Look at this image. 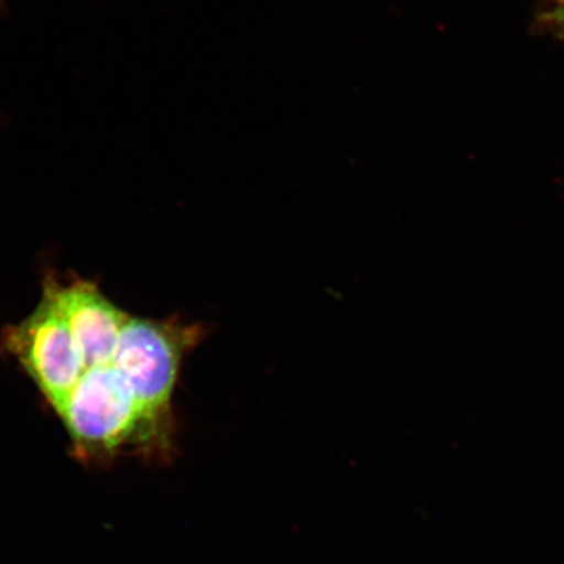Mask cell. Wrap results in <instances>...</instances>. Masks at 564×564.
<instances>
[{
    "mask_svg": "<svg viewBox=\"0 0 564 564\" xmlns=\"http://www.w3.org/2000/svg\"><path fill=\"white\" fill-rule=\"evenodd\" d=\"M209 333L206 324L131 316L110 361L126 380L147 425L169 457L174 451L172 400L180 371L186 356Z\"/></svg>",
    "mask_w": 564,
    "mask_h": 564,
    "instance_id": "cell-1",
    "label": "cell"
},
{
    "mask_svg": "<svg viewBox=\"0 0 564 564\" xmlns=\"http://www.w3.org/2000/svg\"><path fill=\"white\" fill-rule=\"evenodd\" d=\"M77 460L105 465L133 454L166 460L126 380L110 364L84 373L59 414Z\"/></svg>",
    "mask_w": 564,
    "mask_h": 564,
    "instance_id": "cell-2",
    "label": "cell"
},
{
    "mask_svg": "<svg viewBox=\"0 0 564 564\" xmlns=\"http://www.w3.org/2000/svg\"><path fill=\"white\" fill-rule=\"evenodd\" d=\"M0 348L17 359L58 415L88 370L67 323L45 297L23 322L4 329Z\"/></svg>",
    "mask_w": 564,
    "mask_h": 564,
    "instance_id": "cell-3",
    "label": "cell"
},
{
    "mask_svg": "<svg viewBox=\"0 0 564 564\" xmlns=\"http://www.w3.org/2000/svg\"><path fill=\"white\" fill-rule=\"evenodd\" d=\"M42 297L58 310L80 348L87 369L110 364L131 315L105 297L95 282H62L53 273L44 280Z\"/></svg>",
    "mask_w": 564,
    "mask_h": 564,
    "instance_id": "cell-4",
    "label": "cell"
},
{
    "mask_svg": "<svg viewBox=\"0 0 564 564\" xmlns=\"http://www.w3.org/2000/svg\"><path fill=\"white\" fill-rule=\"evenodd\" d=\"M550 23L556 24L564 30V4H558L547 19Z\"/></svg>",
    "mask_w": 564,
    "mask_h": 564,
    "instance_id": "cell-5",
    "label": "cell"
},
{
    "mask_svg": "<svg viewBox=\"0 0 564 564\" xmlns=\"http://www.w3.org/2000/svg\"><path fill=\"white\" fill-rule=\"evenodd\" d=\"M4 10V0H0V12Z\"/></svg>",
    "mask_w": 564,
    "mask_h": 564,
    "instance_id": "cell-6",
    "label": "cell"
},
{
    "mask_svg": "<svg viewBox=\"0 0 564 564\" xmlns=\"http://www.w3.org/2000/svg\"><path fill=\"white\" fill-rule=\"evenodd\" d=\"M552 2H556L558 4H564V0H552Z\"/></svg>",
    "mask_w": 564,
    "mask_h": 564,
    "instance_id": "cell-7",
    "label": "cell"
}]
</instances>
